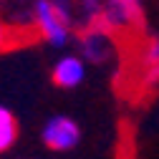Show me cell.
<instances>
[{"label":"cell","instance_id":"obj_2","mask_svg":"<svg viewBox=\"0 0 159 159\" xmlns=\"http://www.w3.org/2000/svg\"><path fill=\"white\" fill-rule=\"evenodd\" d=\"M41 139L51 152H71L81 142V129H78V124L71 116L58 114V116H51L43 124Z\"/></svg>","mask_w":159,"mask_h":159},{"label":"cell","instance_id":"obj_1","mask_svg":"<svg viewBox=\"0 0 159 159\" xmlns=\"http://www.w3.org/2000/svg\"><path fill=\"white\" fill-rule=\"evenodd\" d=\"M33 15L43 41L56 48L71 41V8L66 0H35Z\"/></svg>","mask_w":159,"mask_h":159},{"label":"cell","instance_id":"obj_4","mask_svg":"<svg viewBox=\"0 0 159 159\" xmlns=\"http://www.w3.org/2000/svg\"><path fill=\"white\" fill-rule=\"evenodd\" d=\"M15 139H18V121L5 106H0V154L8 152L15 144Z\"/></svg>","mask_w":159,"mask_h":159},{"label":"cell","instance_id":"obj_5","mask_svg":"<svg viewBox=\"0 0 159 159\" xmlns=\"http://www.w3.org/2000/svg\"><path fill=\"white\" fill-rule=\"evenodd\" d=\"M3 43H5V28H3V23H0V48H3Z\"/></svg>","mask_w":159,"mask_h":159},{"label":"cell","instance_id":"obj_3","mask_svg":"<svg viewBox=\"0 0 159 159\" xmlns=\"http://www.w3.org/2000/svg\"><path fill=\"white\" fill-rule=\"evenodd\" d=\"M53 84L58 89H76V86H81L84 84V78H86V63H84V58H78V56H63V58H58L56 66H53Z\"/></svg>","mask_w":159,"mask_h":159}]
</instances>
